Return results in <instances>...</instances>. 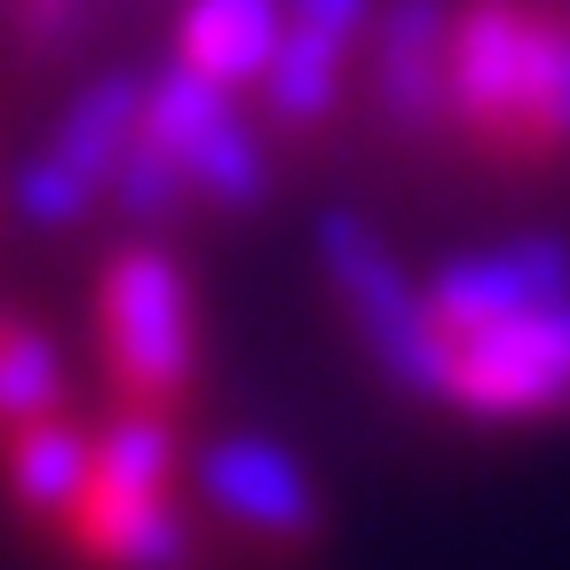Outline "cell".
Masks as SVG:
<instances>
[{
	"instance_id": "6da1fadb",
	"label": "cell",
	"mask_w": 570,
	"mask_h": 570,
	"mask_svg": "<svg viewBox=\"0 0 570 570\" xmlns=\"http://www.w3.org/2000/svg\"><path fill=\"white\" fill-rule=\"evenodd\" d=\"M436 167L491 190L570 183V0H452Z\"/></svg>"
},
{
	"instance_id": "7a4b0ae2",
	"label": "cell",
	"mask_w": 570,
	"mask_h": 570,
	"mask_svg": "<svg viewBox=\"0 0 570 570\" xmlns=\"http://www.w3.org/2000/svg\"><path fill=\"white\" fill-rule=\"evenodd\" d=\"M88 325L111 412H151L190 428L206 389V325H198V269L175 238L127 230L88 269Z\"/></svg>"
},
{
	"instance_id": "3957f363",
	"label": "cell",
	"mask_w": 570,
	"mask_h": 570,
	"mask_svg": "<svg viewBox=\"0 0 570 570\" xmlns=\"http://www.w3.org/2000/svg\"><path fill=\"white\" fill-rule=\"evenodd\" d=\"M190 499L206 508V523L223 531V547L238 562L309 570L325 554V499L277 436L230 428V436L190 444Z\"/></svg>"
},
{
	"instance_id": "277c9868",
	"label": "cell",
	"mask_w": 570,
	"mask_h": 570,
	"mask_svg": "<svg viewBox=\"0 0 570 570\" xmlns=\"http://www.w3.org/2000/svg\"><path fill=\"white\" fill-rule=\"evenodd\" d=\"M317 269H325V294L341 309V325L356 333L365 365L420 412H436V381H444V341L428 325L420 302V277H404V262L356 223L348 206L317 214Z\"/></svg>"
},
{
	"instance_id": "5b68a950",
	"label": "cell",
	"mask_w": 570,
	"mask_h": 570,
	"mask_svg": "<svg viewBox=\"0 0 570 570\" xmlns=\"http://www.w3.org/2000/svg\"><path fill=\"white\" fill-rule=\"evenodd\" d=\"M444 341L436 412L468 428H570V294Z\"/></svg>"
},
{
	"instance_id": "8992f818",
	"label": "cell",
	"mask_w": 570,
	"mask_h": 570,
	"mask_svg": "<svg viewBox=\"0 0 570 570\" xmlns=\"http://www.w3.org/2000/svg\"><path fill=\"white\" fill-rule=\"evenodd\" d=\"M444 56H452V0H381L365 48H356L365 119L412 159L444 151Z\"/></svg>"
},
{
	"instance_id": "52a82bcc",
	"label": "cell",
	"mask_w": 570,
	"mask_h": 570,
	"mask_svg": "<svg viewBox=\"0 0 570 570\" xmlns=\"http://www.w3.org/2000/svg\"><path fill=\"white\" fill-rule=\"evenodd\" d=\"M348 96H356V48L317 32V24H294L285 48L269 56V71L254 80L246 111L262 119V135L277 142L285 167H309L317 151H333V135L348 119Z\"/></svg>"
},
{
	"instance_id": "ba28073f",
	"label": "cell",
	"mask_w": 570,
	"mask_h": 570,
	"mask_svg": "<svg viewBox=\"0 0 570 570\" xmlns=\"http://www.w3.org/2000/svg\"><path fill=\"white\" fill-rule=\"evenodd\" d=\"M96 475V428L80 412L32 420L17 436H0V508L17 515V531H48L80 508V491Z\"/></svg>"
},
{
	"instance_id": "9c48e42d",
	"label": "cell",
	"mask_w": 570,
	"mask_h": 570,
	"mask_svg": "<svg viewBox=\"0 0 570 570\" xmlns=\"http://www.w3.org/2000/svg\"><path fill=\"white\" fill-rule=\"evenodd\" d=\"M294 32V9L285 0H183L175 9V63L206 71L238 96H254V80L269 71V56Z\"/></svg>"
},
{
	"instance_id": "30bf717a",
	"label": "cell",
	"mask_w": 570,
	"mask_h": 570,
	"mask_svg": "<svg viewBox=\"0 0 570 570\" xmlns=\"http://www.w3.org/2000/svg\"><path fill=\"white\" fill-rule=\"evenodd\" d=\"M135 127H142V71L135 63H111V71H96V80H80V88L63 96V111L48 127V151L71 175H88L104 190V206H111V175L127 159Z\"/></svg>"
},
{
	"instance_id": "8fae6325",
	"label": "cell",
	"mask_w": 570,
	"mask_h": 570,
	"mask_svg": "<svg viewBox=\"0 0 570 570\" xmlns=\"http://www.w3.org/2000/svg\"><path fill=\"white\" fill-rule=\"evenodd\" d=\"M277 142L262 135V119L238 104L223 127H214L198 151H190V190H198V214L206 223H246V214H262L269 206V190H277Z\"/></svg>"
},
{
	"instance_id": "7c38bea8",
	"label": "cell",
	"mask_w": 570,
	"mask_h": 570,
	"mask_svg": "<svg viewBox=\"0 0 570 570\" xmlns=\"http://www.w3.org/2000/svg\"><path fill=\"white\" fill-rule=\"evenodd\" d=\"M71 412V365H63V341L48 317L17 309L9 333H0V436H17L32 420Z\"/></svg>"
},
{
	"instance_id": "4fadbf2b",
	"label": "cell",
	"mask_w": 570,
	"mask_h": 570,
	"mask_svg": "<svg viewBox=\"0 0 570 570\" xmlns=\"http://www.w3.org/2000/svg\"><path fill=\"white\" fill-rule=\"evenodd\" d=\"M96 214H104V190H96L88 175H71L48 142L9 175V223H17L24 238H48V246H56V238H80Z\"/></svg>"
},
{
	"instance_id": "5bb4252c",
	"label": "cell",
	"mask_w": 570,
	"mask_h": 570,
	"mask_svg": "<svg viewBox=\"0 0 570 570\" xmlns=\"http://www.w3.org/2000/svg\"><path fill=\"white\" fill-rule=\"evenodd\" d=\"M285 9H294V24H317V32L348 40V48H365L373 17H381V0H285Z\"/></svg>"
},
{
	"instance_id": "9a60e30c",
	"label": "cell",
	"mask_w": 570,
	"mask_h": 570,
	"mask_svg": "<svg viewBox=\"0 0 570 570\" xmlns=\"http://www.w3.org/2000/svg\"><path fill=\"white\" fill-rule=\"evenodd\" d=\"M9 317H17V302H0V333H9Z\"/></svg>"
},
{
	"instance_id": "2e32d148",
	"label": "cell",
	"mask_w": 570,
	"mask_h": 570,
	"mask_svg": "<svg viewBox=\"0 0 570 570\" xmlns=\"http://www.w3.org/2000/svg\"><path fill=\"white\" fill-rule=\"evenodd\" d=\"M0 214H9V190H0Z\"/></svg>"
}]
</instances>
